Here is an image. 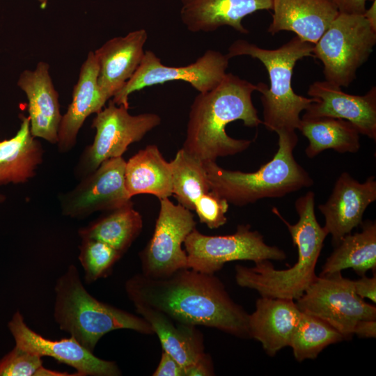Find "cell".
<instances>
[{"instance_id":"cell-1","label":"cell","mask_w":376,"mask_h":376,"mask_svg":"<svg viewBox=\"0 0 376 376\" xmlns=\"http://www.w3.org/2000/svg\"><path fill=\"white\" fill-rule=\"evenodd\" d=\"M125 286L134 306L154 308L179 323L250 338L249 314L230 298L214 274L189 268L160 279L141 273L129 279Z\"/></svg>"},{"instance_id":"cell-2","label":"cell","mask_w":376,"mask_h":376,"mask_svg":"<svg viewBox=\"0 0 376 376\" xmlns=\"http://www.w3.org/2000/svg\"><path fill=\"white\" fill-rule=\"evenodd\" d=\"M255 91L256 84L226 73L214 88L199 93L190 107L182 148L204 163L246 150L252 141L234 139L226 127L236 120L249 127L263 124L252 102Z\"/></svg>"},{"instance_id":"cell-3","label":"cell","mask_w":376,"mask_h":376,"mask_svg":"<svg viewBox=\"0 0 376 376\" xmlns=\"http://www.w3.org/2000/svg\"><path fill=\"white\" fill-rule=\"evenodd\" d=\"M299 220L290 224L276 207L272 212L286 226L292 242L297 248V261L288 269H276L269 260L255 263L249 267H235V281L241 287L256 290L261 297L294 301L300 298L315 281V266L329 235L316 219L315 194L308 191L295 203Z\"/></svg>"},{"instance_id":"cell-4","label":"cell","mask_w":376,"mask_h":376,"mask_svg":"<svg viewBox=\"0 0 376 376\" xmlns=\"http://www.w3.org/2000/svg\"><path fill=\"white\" fill-rule=\"evenodd\" d=\"M313 46L296 36L274 49H264L242 39L234 41L228 47L226 54L230 58L249 56L259 60L268 72L269 87L263 82L256 85L257 91L262 95L263 124L269 131L276 133L298 130L301 112L318 101L297 95L292 87L297 62L304 57L313 56Z\"/></svg>"},{"instance_id":"cell-5","label":"cell","mask_w":376,"mask_h":376,"mask_svg":"<svg viewBox=\"0 0 376 376\" xmlns=\"http://www.w3.org/2000/svg\"><path fill=\"white\" fill-rule=\"evenodd\" d=\"M274 157L254 172L225 169L216 162H205L210 190L236 206L265 198H281L313 185L308 173L295 160V131H279Z\"/></svg>"},{"instance_id":"cell-6","label":"cell","mask_w":376,"mask_h":376,"mask_svg":"<svg viewBox=\"0 0 376 376\" xmlns=\"http://www.w3.org/2000/svg\"><path fill=\"white\" fill-rule=\"evenodd\" d=\"M54 320L61 330L93 352L97 342L109 331L127 329L153 334L142 317L103 303L83 285L77 268L71 265L55 285Z\"/></svg>"},{"instance_id":"cell-7","label":"cell","mask_w":376,"mask_h":376,"mask_svg":"<svg viewBox=\"0 0 376 376\" xmlns=\"http://www.w3.org/2000/svg\"><path fill=\"white\" fill-rule=\"evenodd\" d=\"M376 44V31L363 15L340 13L313 46L327 81L348 87Z\"/></svg>"},{"instance_id":"cell-8","label":"cell","mask_w":376,"mask_h":376,"mask_svg":"<svg viewBox=\"0 0 376 376\" xmlns=\"http://www.w3.org/2000/svg\"><path fill=\"white\" fill-rule=\"evenodd\" d=\"M161 121L157 113L132 115L127 108L110 100L93 120L91 127L95 130V135L78 159L74 170L75 178L80 180L104 161L122 157L130 145L141 141Z\"/></svg>"},{"instance_id":"cell-9","label":"cell","mask_w":376,"mask_h":376,"mask_svg":"<svg viewBox=\"0 0 376 376\" xmlns=\"http://www.w3.org/2000/svg\"><path fill=\"white\" fill-rule=\"evenodd\" d=\"M184 245L187 268L214 274L224 265L235 260H283L286 254L281 249L267 244L263 235L251 230L249 224L240 225L235 233L210 236L194 228L186 237Z\"/></svg>"},{"instance_id":"cell-10","label":"cell","mask_w":376,"mask_h":376,"mask_svg":"<svg viewBox=\"0 0 376 376\" xmlns=\"http://www.w3.org/2000/svg\"><path fill=\"white\" fill-rule=\"evenodd\" d=\"M301 312L315 316L336 329L345 340L352 338L356 324L376 320V308L355 292L354 281L340 272L317 276L296 300Z\"/></svg>"},{"instance_id":"cell-11","label":"cell","mask_w":376,"mask_h":376,"mask_svg":"<svg viewBox=\"0 0 376 376\" xmlns=\"http://www.w3.org/2000/svg\"><path fill=\"white\" fill-rule=\"evenodd\" d=\"M230 59L226 54L208 49L194 63L170 67L164 65L153 52L146 50L134 75L111 100L118 106L129 109L128 98L134 92L173 81L189 83L198 93L207 92L223 79Z\"/></svg>"},{"instance_id":"cell-12","label":"cell","mask_w":376,"mask_h":376,"mask_svg":"<svg viewBox=\"0 0 376 376\" xmlns=\"http://www.w3.org/2000/svg\"><path fill=\"white\" fill-rule=\"evenodd\" d=\"M159 202L153 235L140 253L142 274L154 279L187 268V253L182 246L196 225L191 210L174 204L169 198Z\"/></svg>"},{"instance_id":"cell-13","label":"cell","mask_w":376,"mask_h":376,"mask_svg":"<svg viewBox=\"0 0 376 376\" xmlns=\"http://www.w3.org/2000/svg\"><path fill=\"white\" fill-rule=\"evenodd\" d=\"M125 162L123 157L107 159L80 179L72 189L59 194L62 214L83 219L96 212L110 211L131 202L125 185Z\"/></svg>"},{"instance_id":"cell-14","label":"cell","mask_w":376,"mask_h":376,"mask_svg":"<svg viewBox=\"0 0 376 376\" xmlns=\"http://www.w3.org/2000/svg\"><path fill=\"white\" fill-rule=\"evenodd\" d=\"M15 345L41 357H50L76 370L77 376H118L121 372L113 361L98 358L73 336L58 340L44 338L29 328L17 311L8 323Z\"/></svg>"},{"instance_id":"cell-15","label":"cell","mask_w":376,"mask_h":376,"mask_svg":"<svg viewBox=\"0 0 376 376\" xmlns=\"http://www.w3.org/2000/svg\"><path fill=\"white\" fill-rule=\"evenodd\" d=\"M376 200V180L370 176L360 182L347 172L336 180L327 201L318 208L325 219L324 229L336 246L346 235L362 224L366 208Z\"/></svg>"},{"instance_id":"cell-16","label":"cell","mask_w":376,"mask_h":376,"mask_svg":"<svg viewBox=\"0 0 376 376\" xmlns=\"http://www.w3.org/2000/svg\"><path fill=\"white\" fill-rule=\"evenodd\" d=\"M308 95L318 101L311 104L303 115L331 117L350 122L359 134L376 140V87L363 95L344 92L329 81H316L308 87Z\"/></svg>"},{"instance_id":"cell-17","label":"cell","mask_w":376,"mask_h":376,"mask_svg":"<svg viewBox=\"0 0 376 376\" xmlns=\"http://www.w3.org/2000/svg\"><path fill=\"white\" fill-rule=\"evenodd\" d=\"M147 39L146 30H134L124 36L109 39L94 52L99 66L98 86L107 101L138 69L145 54Z\"/></svg>"},{"instance_id":"cell-18","label":"cell","mask_w":376,"mask_h":376,"mask_svg":"<svg viewBox=\"0 0 376 376\" xmlns=\"http://www.w3.org/2000/svg\"><path fill=\"white\" fill-rule=\"evenodd\" d=\"M17 86L28 100L31 134L56 144L62 114L58 93L52 82L49 64L40 61L33 70L22 71Z\"/></svg>"},{"instance_id":"cell-19","label":"cell","mask_w":376,"mask_h":376,"mask_svg":"<svg viewBox=\"0 0 376 376\" xmlns=\"http://www.w3.org/2000/svg\"><path fill=\"white\" fill-rule=\"evenodd\" d=\"M180 3L181 21L192 33L212 32L228 26L239 33H248L242 19L272 7V0H180Z\"/></svg>"},{"instance_id":"cell-20","label":"cell","mask_w":376,"mask_h":376,"mask_svg":"<svg viewBox=\"0 0 376 376\" xmlns=\"http://www.w3.org/2000/svg\"><path fill=\"white\" fill-rule=\"evenodd\" d=\"M272 20L267 32H294L315 44L339 14L333 0H272Z\"/></svg>"},{"instance_id":"cell-21","label":"cell","mask_w":376,"mask_h":376,"mask_svg":"<svg viewBox=\"0 0 376 376\" xmlns=\"http://www.w3.org/2000/svg\"><path fill=\"white\" fill-rule=\"evenodd\" d=\"M98 73L99 66L94 52H89L80 68L72 101L62 115L56 143L61 153L68 152L75 147L77 134L86 119L92 113L100 111L107 102L98 86Z\"/></svg>"},{"instance_id":"cell-22","label":"cell","mask_w":376,"mask_h":376,"mask_svg":"<svg viewBox=\"0 0 376 376\" xmlns=\"http://www.w3.org/2000/svg\"><path fill=\"white\" fill-rule=\"evenodd\" d=\"M301 312L292 299L261 297L249 315L250 338L259 341L270 356L290 346Z\"/></svg>"},{"instance_id":"cell-23","label":"cell","mask_w":376,"mask_h":376,"mask_svg":"<svg viewBox=\"0 0 376 376\" xmlns=\"http://www.w3.org/2000/svg\"><path fill=\"white\" fill-rule=\"evenodd\" d=\"M125 185L131 198L138 194L169 198L173 195L171 163L156 145H148L125 162Z\"/></svg>"},{"instance_id":"cell-24","label":"cell","mask_w":376,"mask_h":376,"mask_svg":"<svg viewBox=\"0 0 376 376\" xmlns=\"http://www.w3.org/2000/svg\"><path fill=\"white\" fill-rule=\"evenodd\" d=\"M21 119L16 134L0 141V186L28 182L43 161L44 150L31 134L29 117Z\"/></svg>"},{"instance_id":"cell-25","label":"cell","mask_w":376,"mask_h":376,"mask_svg":"<svg viewBox=\"0 0 376 376\" xmlns=\"http://www.w3.org/2000/svg\"><path fill=\"white\" fill-rule=\"evenodd\" d=\"M156 334L164 351L184 368L191 365L206 353L201 333L196 326L177 322L166 314L146 306H135Z\"/></svg>"},{"instance_id":"cell-26","label":"cell","mask_w":376,"mask_h":376,"mask_svg":"<svg viewBox=\"0 0 376 376\" xmlns=\"http://www.w3.org/2000/svg\"><path fill=\"white\" fill-rule=\"evenodd\" d=\"M298 130L308 141L305 153L309 158L328 149L345 153L360 148L359 131L345 119L303 116Z\"/></svg>"},{"instance_id":"cell-27","label":"cell","mask_w":376,"mask_h":376,"mask_svg":"<svg viewBox=\"0 0 376 376\" xmlns=\"http://www.w3.org/2000/svg\"><path fill=\"white\" fill-rule=\"evenodd\" d=\"M376 267V224L366 221L359 233L345 235L327 259L320 275L352 268L361 276Z\"/></svg>"},{"instance_id":"cell-28","label":"cell","mask_w":376,"mask_h":376,"mask_svg":"<svg viewBox=\"0 0 376 376\" xmlns=\"http://www.w3.org/2000/svg\"><path fill=\"white\" fill-rule=\"evenodd\" d=\"M105 212L88 226L81 228L79 235L81 239L102 241L123 254L141 233L142 217L134 208L132 201Z\"/></svg>"},{"instance_id":"cell-29","label":"cell","mask_w":376,"mask_h":376,"mask_svg":"<svg viewBox=\"0 0 376 376\" xmlns=\"http://www.w3.org/2000/svg\"><path fill=\"white\" fill-rule=\"evenodd\" d=\"M170 163L173 195L180 205L193 211L196 201L210 191L204 162L181 148Z\"/></svg>"},{"instance_id":"cell-30","label":"cell","mask_w":376,"mask_h":376,"mask_svg":"<svg viewBox=\"0 0 376 376\" xmlns=\"http://www.w3.org/2000/svg\"><path fill=\"white\" fill-rule=\"evenodd\" d=\"M345 340L341 334L324 320L302 313L292 336L290 347L298 361L315 359L328 345Z\"/></svg>"},{"instance_id":"cell-31","label":"cell","mask_w":376,"mask_h":376,"mask_svg":"<svg viewBox=\"0 0 376 376\" xmlns=\"http://www.w3.org/2000/svg\"><path fill=\"white\" fill-rule=\"evenodd\" d=\"M122 253L110 245L95 239L83 238L79 260L84 270L86 282L91 283L107 276Z\"/></svg>"},{"instance_id":"cell-32","label":"cell","mask_w":376,"mask_h":376,"mask_svg":"<svg viewBox=\"0 0 376 376\" xmlns=\"http://www.w3.org/2000/svg\"><path fill=\"white\" fill-rule=\"evenodd\" d=\"M45 368L42 357L17 346L0 359V376H69Z\"/></svg>"},{"instance_id":"cell-33","label":"cell","mask_w":376,"mask_h":376,"mask_svg":"<svg viewBox=\"0 0 376 376\" xmlns=\"http://www.w3.org/2000/svg\"><path fill=\"white\" fill-rule=\"evenodd\" d=\"M228 207L229 203L226 200L210 190L196 201L194 211L201 223L205 224L210 229H214L227 222L226 213Z\"/></svg>"},{"instance_id":"cell-34","label":"cell","mask_w":376,"mask_h":376,"mask_svg":"<svg viewBox=\"0 0 376 376\" xmlns=\"http://www.w3.org/2000/svg\"><path fill=\"white\" fill-rule=\"evenodd\" d=\"M153 376H185V368L174 358L162 351L159 364Z\"/></svg>"},{"instance_id":"cell-35","label":"cell","mask_w":376,"mask_h":376,"mask_svg":"<svg viewBox=\"0 0 376 376\" xmlns=\"http://www.w3.org/2000/svg\"><path fill=\"white\" fill-rule=\"evenodd\" d=\"M356 293L362 299L368 298L374 303L376 302V277L371 278L361 275L358 280L354 281Z\"/></svg>"},{"instance_id":"cell-36","label":"cell","mask_w":376,"mask_h":376,"mask_svg":"<svg viewBox=\"0 0 376 376\" xmlns=\"http://www.w3.org/2000/svg\"><path fill=\"white\" fill-rule=\"evenodd\" d=\"M184 368L185 376H210L214 375L212 362L210 357L207 354L196 363Z\"/></svg>"},{"instance_id":"cell-37","label":"cell","mask_w":376,"mask_h":376,"mask_svg":"<svg viewBox=\"0 0 376 376\" xmlns=\"http://www.w3.org/2000/svg\"><path fill=\"white\" fill-rule=\"evenodd\" d=\"M340 13L363 15L367 0H333Z\"/></svg>"},{"instance_id":"cell-38","label":"cell","mask_w":376,"mask_h":376,"mask_svg":"<svg viewBox=\"0 0 376 376\" xmlns=\"http://www.w3.org/2000/svg\"><path fill=\"white\" fill-rule=\"evenodd\" d=\"M353 334L363 338H375L376 336L375 320H361L354 326Z\"/></svg>"},{"instance_id":"cell-39","label":"cell","mask_w":376,"mask_h":376,"mask_svg":"<svg viewBox=\"0 0 376 376\" xmlns=\"http://www.w3.org/2000/svg\"><path fill=\"white\" fill-rule=\"evenodd\" d=\"M369 22L373 30L376 31V0H374L371 6L363 15Z\"/></svg>"},{"instance_id":"cell-40","label":"cell","mask_w":376,"mask_h":376,"mask_svg":"<svg viewBox=\"0 0 376 376\" xmlns=\"http://www.w3.org/2000/svg\"><path fill=\"white\" fill-rule=\"evenodd\" d=\"M40 3L42 8H45L47 4L48 0H37Z\"/></svg>"},{"instance_id":"cell-41","label":"cell","mask_w":376,"mask_h":376,"mask_svg":"<svg viewBox=\"0 0 376 376\" xmlns=\"http://www.w3.org/2000/svg\"><path fill=\"white\" fill-rule=\"evenodd\" d=\"M6 200V196L0 193V203Z\"/></svg>"}]
</instances>
